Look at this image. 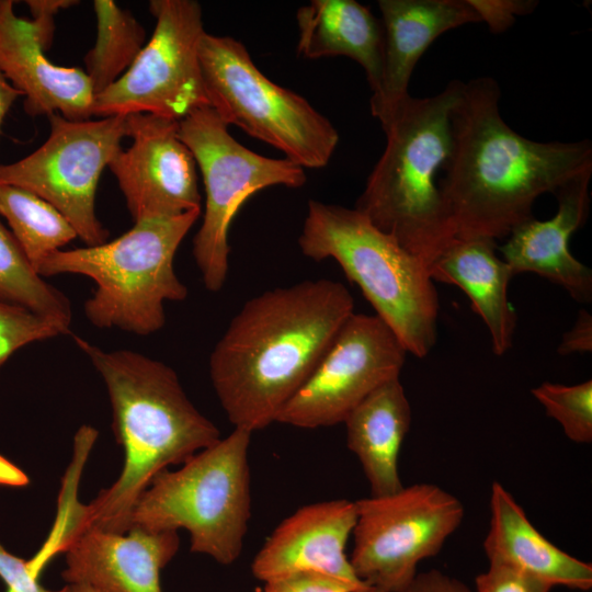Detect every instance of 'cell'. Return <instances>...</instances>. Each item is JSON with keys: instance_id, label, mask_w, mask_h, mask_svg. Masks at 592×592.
Here are the masks:
<instances>
[{"instance_id": "obj_1", "label": "cell", "mask_w": 592, "mask_h": 592, "mask_svg": "<svg viewBox=\"0 0 592 592\" xmlns=\"http://www.w3.org/2000/svg\"><path fill=\"white\" fill-rule=\"evenodd\" d=\"M353 312L349 289L329 278L275 287L247 300L208 362L234 428L253 433L276 422Z\"/></svg>"}, {"instance_id": "obj_2", "label": "cell", "mask_w": 592, "mask_h": 592, "mask_svg": "<svg viewBox=\"0 0 592 592\" xmlns=\"http://www.w3.org/2000/svg\"><path fill=\"white\" fill-rule=\"evenodd\" d=\"M499 84L464 82L452 114V148L439 183L456 239L508 237L533 218L535 200L592 169V145L534 141L502 118Z\"/></svg>"}, {"instance_id": "obj_3", "label": "cell", "mask_w": 592, "mask_h": 592, "mask_svg": "<svg viewBox=\"0 0 592 592\" xmlns=\"http://www.w3.org/2000/svg\"><path fill=\"white\" fill-rule=\"evenodd\" d=\"M73 340L102 377L113 412V431L124 449L117 480L79 506L81 524L124 534L133 509L160 471L186 462L221 439L219 429L187 398L172 367L141 353L106 351Z\"/></svg>"}, {"instance_id": "obj_4", "label": "cell", "mask_w": 592, "mask_h": 592, "mask_svg": "<svg viewBox=\"0 0 592 592\" xmlns=\"http://www.w3.org/2000/svg\"><path fill=\"white\" fill-rule=\"evenodd\" d=\"M464 82L409 95L383 126L385 149L355 209L428 266L456 239L436 175L452 148V114Z\"/></svg>"}, {"instance_id": "obj_5", "label": "cell", "mask_w": 592, "mask_h": 592, "mask_svg": "<svg viewBox=\"0 0 592 592\" xmlns=\"http://www.w3.org/2000/svg\"><path fill=\"white\" fill-rule=\"evenodd\" d=\"M298 246L333 259L407 353L424 357L437 339L439 295L429 266L355 208L310 200Z\"/></svg>"}, {"instance_id": "obj_6", "label": "cell", "mask_w": 592, "mask_h": 592, "mask_svg": "<svg viewBox=\"0 0 592 592\" xmlns=\"http://www.w3.org/2000/svg\"><path fill=\"white\" fill-rule=\"evenodd\" d=\"M201 213L135 221L114 240L53 252L36 272L42 277L77 274L91 278L95 289L83 310L93 326L139 335L155 333L166 323L164 304L187 297L173 263Z\"/></svg>"}, {"instance_id": "obj_7", "label": "cell", "mask_w": 592, "mask_h": 592, "mask_svg": "<svg viewBox=\"0 0 592 592\" xmlns=\"http://www.w3.org/2000/svg\"><path fill=\"white\" fill-rule=\"evenodd\" d=\"M251 435L234 428L180 469L156 475L133 509L130 527L152 532L184 528L190 534L191 551L221 565L235 562L251 517Z\"/></svg>"}, {"instance_id": "obj_8", "label": "cell", "mask_w": 592, "mask_h": 592, "mask_svg": "<svg viewBox=\"0 0 592 592\" xmlns=\"http://www.w3.org/2000/svg\"><path fill=\"white\" fill-rule=\"evenodd\" d=\"M200 62L208 104L225 124L304 169L329 163L339 143L335 127L305 98L266 78L241 42L205 32Z\"/></svg>"}, {"instance_id": "obj_9", "label": "cell", "mask_w": 592, "mask_h": 592, "mask_svg": "<svg viewBox=\"0 0 592 592\" xmlns=\"http://www.w3.org/2000/svg\"><path fill=\"white\" fill-rule=\"evenodd\" d=\"M179 137L195 159L205 191L193 258L205 287L218 292L229 271V228L242 204L274 185L301 187L307 177L304 168L286 158H269L241 145L210 106L198 107L179 121Z\"/></svg>"}, {"instance_id": "obj_10", "label": "cell", "mask_w": 592, "mask_h": 592, "mask_svg": "<svg viewBox=\"0 0 592 592\" xmlns=\"http://www.w3.org/2000/svg\"><path fill=\"white\" fill-rule=\"evenodd\" d=\"M350 559L356 577L384 592L405 589L418 565L437 553L463 522V503L428 482L355 501Z\"/></svg>"}, {"instance_id": "obj_11", "label": "cell", "mask_w": 592, "mask_h": 592, "mask_svg": "<svg viewBox=\"0 0 592 592\" xmlns=\"http://www.w3.org/2000/svg\"><path fill=\"white\" fill-rule=\"evenodd\" d=\"M156 26L129 69L96 94L92 116L149 114L181 121L209 106L200 62L206 32L202 7L194 0H151Z\"/></svg>"}, {"instance_id": "obj_12", "label": "cell", "mask_w": 592, "mask_h": 592, "mask_svg": "<svg viewBox=\"0 0 592 592\" xmlns=\"http://www.w3.org/2000/svg\"><path fill=\"white\" fill-rule=\"evenodd\" d=\"M45 143L26 157L0 164V184L25 189L47 201L72 225L86 246L107 241L109 230L95 213L103 170L122 149L126 115L72 121L48 115Z\"/></svg>"}, {"instance_id": "obj_13", "label": "cell", "mask_w": 592, "mask_h": 592, "mask_svg": "<svg viewBox=\"0 0 592 592\" xmlns=\"http://www.w3.org/2000/svg\"><path fill=\"white\" fill-rule=\"evenodd\" d=\"M406 354L380 318L353 312L276 422L300 429L343 423L372 391L399 378Z\"/></svg>"}, {"instance_id": "obj_14", "label": "cell", "mask_w": 592, "mask_h": 592, "mask_svg": "<svg viewBox=\"0 0 592 592\" xmlns=\"http://www.w3.org/2000/svg\"><path fill=\"white\" fill-rule=\"evenodd\" d=\"M128 149L109 168L135 221L202 210L196 162L179 137V122L149 114L126 115Z\"/></svg>"}, {"instance_id": "obj_15", "label": "cell", "mask_w": 592, "mask_h": 592, "mask_svg": "<svg viewBox=\"0 0 592 592\" xmlns=\"http://www.w3.org/2000/svg\"><path fill=\"white\" fill-rule=\"evenodd\" d=\"M78 505L75 501L65 512L53 539L54 553L66 557L62 579L100 592H162L160 571L179 549L178 532L139 526L103 532L79 522Z\"/></svg>"}, {"instance_id": "obj_16", "label": "cell", "mask_w": 592, "mask_h": 592, "mask_svg": "<svg viewBox=\"0 0 592 592\" xmlns=\"http://www.w3.org/2000/svg\"><path fill=\"white\" fill-rule=\"evenodd\" d=\"M355 522V501L335 499L301 506L265 540L253 559L252 573L264 582L298 573H319L365 584L354 573L345 554Z\"/></svg>"}, {"instance_id": "obj_17", "label": "cell", "mask_w": 592, "mask_h": 592, "mask_svg": "<svg viewBox=\"0 0 592 592\" xmlns=\"http://www.w3.org/2000/svg\"><path fill=\"white\" fill-rule=\"evenodd\" d=\"M592 169L562 184L554 194L558 207L547 220L534 217L515 227L499 249L514 275L532 272L563 287L579 303L592 300V270L570 252L569 241L589 216Z\"/></svg>"}, {"instance_id": "obj_18", "label": "cell", "mask_w": 592, "mask_h": 592, "mask_svg": "<svg viewBox=\"0 0 592 592\" xmlns=\"http://www.w3.org/2000/svg\"><path fill=\"white\" fill-rule=\"evenodd\" d=\"M383 26V62L379 87L371 96V112L382 127L410 95L413 69L443 33L479 23L467 0H379Z\"/></svg>"}, {"instance_id": "obj_19", "label": "cell", "mask_w": 592, "mask_h": 592, "mask_svg": "<svg viewBox=\"0 0 592 592\" xmlns=\"http://www.w3.org/2000/svg\"><path fill=\"white\" fill-rule=\"evenodd\" d=\"M14 3L0 0V71L25 96V112L90 119L94 93L86 71L50 62L30 21L15 14Z\"/></svg>"}, {"instance_id": "obj_20", "label": "cell", "mask_w": 592, "mask_h": 592, "mask_svg": "<svg viewBox=\"0 0 592 592\" xmlns=\"http://www.w3.org/2000/svg\"><path fill=\"white\" fill-rule=\"evenodd\" d=\"M482 546L489 565L516 570L553 588L578 591L592 588V565L548 540L497 481L491 486L490 523Z\"/></svg>"}, {"instance_id": "obj_21", "label": "cell", "mask_w": 592, "mask_h": 592, "mask_svg": "<svg viewBox=\"0 0 592 592\" xmlns=\"http://www.w3.org/2000/svg\"><path fill=\"white\" fill-rule=\"evenodd\" d=\"M433 281L458 286L473 310L486 323L491 348L502 356L513 342L516 314L508 299L513 277L510 266L496 253V241L455 239L429 266Z\"/></svg>"}, {"instance_id": "obj_22", "label": "cell", "mask_w": 592, "mask_h": 592, "mask_svg": "<svg viewBox=\"0 0 592 592\" xmlns=\"http://www.w3.org/2000/svg\"><path fill=\"white\" fill-rule=\"evenodd\" d=\"M348 448L357 457L372 497L388 496L403 485L398 469L411 424V407L399 378L364 398L345 418Z\"/></svg>"}, {"instance_id": "obj_23", "label": "cell", "mask_w": 592, "mask_h": 592, "mask_svg": "<svg viewBox=\"0 0 592 592\" xmlns=\"http://www.w3.org/2000/svg\"><path fill=\"white\" fill-rule=\"evenodd\" d=\"M298 56H345L364 69L372 93L382 75L383 26L371 9L354 0H311L296 12Z\"/></svg>"}, {"instance_id": "obj_24", "label": "cell", "mask_w": 592, "mask_h": 592, "mask_svg": "<svg viewBox=\"0 0 592 592\" xmlns=\"http://www.w3.org/2000/svg\"><path fill=\"white\" fill-rule=\"evenodd\" d=\"M0 215L35 272L46 257L78 237L57 208L19 186L0 184Z\"/></svg>"}, {"instance_id": "obj_25", "label": "cell", "mask_w": 592, "mask_h": 592, "mask_svg": "<svg viewBox=\"0 0 592 592\" xmlns=\"http://www.w3.org/2000/svg\"><path fill=\"white\" fill-rule=\"evenodd\" d=\"M96 42L84 56L94 96L116 82L133 65L146 42V31L112 0H94Z\"/></svg>"}, {"instance_id": "obj_26", "label": "cell", "mask_w": 592, "mask_h": 592, "mask_svg": "<svg viewBox=\"0 0 592 592\" xmlns=\"http://www.w3.org/2000/svg\"><path fill=\"white\" fill-rule=\"evenodd\" d=\"M0 299L46 317L70 332L67 296L35 272L18 241L0 221Z\"/></svg>"}, {"instance_id": "obj_27", "label": "cell", "mask_w": 592, "mask_h": 592, "mask_svg": "<svg viewBox=\"0 0 592 592\" xmlns=\"http://www.w3.org/2000/svg\"><path fill=\"white\" fill-rule=\"evenodd\" d=\"M534 398L555 419L566 436L581 444L592 442V382L562 385L544 382L532 389Z\"/></svg>"}, {"instance_id": "obj_28", "label": "cell", "mask_w": 592, "mask_h": 592, "mask_svg": "<svg viewBox=\"0 0 592 592\" xmlns=\"http://www.w3.org/2000/svg\"><path fill=\"white\" fill-rule=\"evenodd\" d=\"M67 333L55 321L0 299V368L25 345Z\"/></svg>"}, {"instance_id": "obj_29", "label": "cell", "mask_w": 592, "mask_h": 592, "mask_svg": "<svg viewBox=\"0 0 592 592\" xmlns=\"http://www.w3.org/2000/svg\"><path fill=\"white\" fill-rule=\"evenodd\" d=\"M553 587L516 570L489 565L488 569L478 574L473 592H550Z\"/></svg>"}, {"instance_id": "obj_30", "label": "cell", "mask_w": 592, "mask_h": 592, "mask_svg": "<svg viewBox=\"0 0 592 592\" xmlns=\"http://www.w3.org/2000/svg\"><path fill=\"white\" fill-rule=\"evenodd\" d=\"M478 14L480 22L487 23L490 32L503 33L515 22L516 15L532 13L537 7L534 0H467Z\"/></svg>"}, {"instance_id": "obj_31", "label": "cell", "mask_w": 592, "mask_h": 592, "mask_svg": "<svg viewBox=\"0 0 592 592\" xmlns=\"http://www.w3.org/2000/svg\"><path fill=\"white\" fill-rule=\"evenodd\" d=\"M363 585L326 574L298 573L265 582L263 592H349Z\"/></svg>"}, {"instance_id": "obj_32", "label": "cell", "mask_w": 592, "mask_h": 592, "mask_svg": "<svg viewBox=\"0 0 592 592\" xmlns=\"http://www.w3.org/2000/svg\"><path fill=\"white\" fill-rule=\"evenodd\" d=\"M39 574L33 569L30 560H25L9 553L0 544V579L13 592H66L46 590L38 582Z\"/></svg>"}, {"instance_id": "obj_33", "label": "cell", "mask_w": 592, "mask_h": 592, "mask_svg": "<svg viewBox=\"0 0 592 592\" xmlns=\"http://www.w3.org/2000/svg\"><path fill=\"white\" fill-rule=\"evenodd\" d=\"M32 14L30 21L43 49L47 52L53 43L55 22L54 16L61 10L79 3L76 0H27L25 1Z\"/></svg>"}, {"instance_id": "obj_34", "label": "cell", "mask_w": 592, "mask_h": 592, "mask_svg": "<svg viewBox=\"0 0 592 592\" xmlns=\"http://www.w3.org/2000/svg\"><path fill=\"white\" fill-rule=\"evenodd\" d=\"M592 350V317L581 309L573 327L567 331L557 351L560 355L591 352Z\"/></svg>"}, {"instance_id": "obj_35", "label": "cell", "mask_w": 592, "mask_h": 592, "mask_svg": "<svg viewBox=\"0 0 592 592\" xmlns=\"http://www.w3.org/2000/svg\"><path fill=\"white\" fill-rule=\"evenodd\" d=\"M398 592H473L460 580L436 569L417 573L414 579Z\"/></svg>"}, {"instance_id": "obj_36", "label": "cell", "mask_w": 592, "mask_h": 592, "mask_svg": "<svg viewBox=\"0 0 592 592\" xmlns=\"http://www.w3.org/2000/svg\"><path fill=\"white\" fill-rule=\"evenodd\" d=\"M29 482V477L19 467L0 455V485L22 487Z\"/></svg>"}, {"instance_id": "obj_37", "label": "cell", "mask_w": 592, "mask_h": 592, "mask_svg": "<svg viewBox=\"0 0 592 592\" xmlns=\"http://www.w3.org/2000/svg\"><path fill=\"white\" fill-rule=\"evenodd\" d=\"M21 92L15 89L0 71V132L5 115L12 104L21 96Z\"/></svg>"}, {"instance_id": "obj_38", "label": "cell", "mask_w": 592, "mask_h": 592, "mask_svg": "<svg viewBox=\"0 0 592 592\" xmlns=\"http://www.w3.org/2000/svg\"><path fill=\"white\" fill-rule=\"evenodd\" d=\"M66 592H100L94 588L83 583H70L66 587Z\"/></svg>"}, {"instance_id": "obj_39", "label": "cell", "mask_w": 592, "mask_h": 592, "mask_svg": "<svg viewBox=\"0 0 592 592\" xmlns=\"http://www.w3.org/2000/svg\"><path fill=\"white\" fill-rule=\"evenodd\" d=\"M349 592H384V591L380 590L379 588L365 584L358 589H355Z\"/></svg>"}, {"instance_id": "obj_40", "label": "cell", "mask_w": 592, "mask_h": 592, "mask_svg": "<svg viewBox=\"0 0 592 592\" xmlns=\"http://www.w3.org/2000/svg\"><path fill=\"white\" fill-rule=\"evenodd\" d=\"M5 592H13V591H11V590L7 589V591H5Z\"/></svg>"}]
</instances>
